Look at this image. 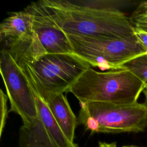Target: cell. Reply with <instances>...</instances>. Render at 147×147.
<instances>
[{
    "mask_svg": "<svg viewBox=\"0 0 147 147\" xmlns=\"http://www.w3.org/2000/svg\"><path fill=\"white\" fill-rule=\"evenodd\" d=\"M25 9L32 16L33 30L47 53L73 54L67 34L54 21L42 1L32 2Z\"/></svg>",
    "mask_w": 147,
    "mask_h": 147,
    "instance_id": "52a82bcc",
    "label": "cell"
},
{
    "mask_svg": "<svg viewBox=\"0 0 147 147\" xmlns=\"http://www.w3.org/2000/svg\"><path fill=\"white\" fill-rule=\"evenodd\" d=\"M97 147H117V145L115 142H106L99 141Z\"/></svg>",
    "mask_w": 147,
    "mask_h": 147,
    "instance_id": "ac0fdd59",
    "label": "cell"
},
{
    "mask_svg": "<svg viewBox=\"0 0 147 147\" xmlns=\"http://www.w3.org/2000/svg\"><path fill=\"white\" fill-rule=\"evenodd\" d=\"M134 29L147 32V1L141 2L129 17Z\"/></svg>",
    "mask_w": 147,
    "mask_h": 147,
    "instance_id": "9a60e30c",
    "label": "cell"
},
{
    "mask_svg": "<svg viewBox=\"0 0 147 147\" xmlns=\"http://www.w3.org/2000/svg\"><path fill=\"white\" fill-rule=\"evenodd\" d=\"M59 5L64 7L88 9L98 11H121V9L127 6L129 1L115 0H82L67 1L53 0Z\"/></svg>",
    "mask_w": 147,
    "mask_h": 147,
    "instance_id": "4fadbf2b",
    "label": "cell"
},
{
    "mask_svg": "<svg viewBox=\"0 0 147 147\" xmlns=\"http://www.w3.org/2000/svg\"><path fill=\"white\" fill-rule=\"evenodd\" d=\"M134 34L138 41L146 52V54H147V32L134 29Z\"/></svg>",
    "mask_w": 147,
    "mask_h": 147,
    "instance_id": "e0dca14e",
    "label": "cell"
},
{
    "mask_svg": "<svg viewBox=\"0 0 147 147\" xmlns=\"http://www.w3.org/2000/svg\"><path fill=\"white\" fill-rule=\"evenodd\" d=\"M144 83L124 69L98 72L91 67L71 86V92L80 103L105 102L130 104L138 102L145 89Z\"/></svg>",
    "mask_w": 147,
    "mask_h": 147,
    "instance_id": "3957f363",
    "label": "cell"
},
{
    "mask_svg": "<svg viewBox=\"0 0 147 147\" xmlns=\"http://www.w3.org/2000/svg\"><path fill=\"white\" fill-rule=\"evenodd\" d=\"M34 95L38 116L46 130L59 147H79L76 143L69 141L64 134L46 102L37 95Z\"/></svg>",
    "mask_w": 147,
    "mask_h": 147,
    "instance_id": "7c38bea8",
    "label": "cell"
},
{
    "mask_svg": "<svg viewBox=\"0 0 147 147\" xmlns=\"http://www.w3.org/2000/svg\"><path fill=\"white\" fill-rule=\"evenodd\" d=\"M0 71L10 111L19 115L24 125L32 122L38 116L34 91L21 68L5 49L1 53Z\"/></svg>",
    "mask_w": 147,
    "mask_h": 147,
    "instance_id": "8992f818",
    "label": "cell"
},
{
    "mask_svg": "<svg viewBox=\"0 0 147 147\" xmlns=\"http://www.w3.org/2000/svg\"><path fill=\"white\" fill-rule=\"evenodd\" d=\"M34 32L32 14L25 8L13 12L0 25L1 42H7L20 38Z\"/></svg>",
    "mask_w": 147,
    "mask_h": 147,
    "instance_id": "9c48e42d",
    "label": "cell"
},
{
    "mask_svg": "<svg viewBox=\"0 0 147 147\" xmlns=\"http://www.w3.org/2000/svg\"><path fill=\"white\" fill-rule=\"evenodd\" d=\"M144 95V97H145V103L146 104V106H147V87H146L143 92H142Z\"/></svg>",
    "mask_w": 147,
    "mask_h": 147,
    "instance_id": "d6986e66",
    "label": "cell"
},
{
    "mask_svg": "<svg viewBox=\"0 0 147 147\" xmlns=\"http://www.w3.org/2000/svg\"><path fill=\"white\" fill-rule=\"evenodd\" d=\"M4 44L3 49L10 55L18 66L31 63L47 53L34 32Z\"/></svg>",
    "mask_w": 147,
    "mask_h": 147,
    "instance_id": "ba28073f",
    "label": "cell"
},
{
    "mask_svg": "<svg viewBox=\"0 0 147 147\" xmlns=\"http://www.w3.org/2000/svg\"><path fill=\"white\" fill-rule=\"evenodd\" d=\"M119 69L130 71L144 83L145 88L147 87V54L139 56L126 62Z\"/></svg>",
    "mask_w": 147,
    "mask_h": 147,
    "instance_id": "5bb4252c",
    "label": "cell"
},
{
    "mask_svg": "<svg viewBox=\"0 0 147 147\" xmlns=\"http://www.w3.org/2000/svg\"><path fill=\"white\" fill-rule=\"evenodd\" d=\"M50 14L65 34L99 38H125L134 35L129 17L122 11H98L61 6L42 0Z\"/></svg>",
    "mask_w": 147,
    "mask_h": 147,
    "instance_id": "6da1fadb",
    "label": "cell"
},
{
    "mask_svg": "<svg viewBox=\"0 0 147 147\" xmlns=\"http://www.w3.org/2000/svg\"><path fill=\"white\" fill-rule=\"evenodd\" d=\"M78 118L91 133H138L147 129V106L138 102L130 104L80 103Z\"/></svg>",
    "mask_w": 147,
    "mask_h": 147,
    "instance_id": "277c9868",
    "label": "cell"
},
{
    "mask_svg": "<svg viewBox=\"0 0 147 147\" xmlns=\"http://www.w3.org/2000/svg\"><path fill=\"white\" fill-rule=\"evenodd\" d=\"M1 98V125H0V137H2V133L5 126L6 119L7 118V101L8 96L5 94L2 90L0 92Z\"/></svg>",
    "mask_w": 147,
    "mask_h": 147,
    "instance_id": "2e32d148",
    "label": "cell"
},
{
    "mask_svg": "<svg viewBox=\"0 0 147 147\" xmlns=\"http://www.w3.org/2000/svg\"><path fill=\"white\" fill-rule=\"evenodd\" d=\"M19 67L34 94L47 103L52 98L68 92L91 65L74 54L46 53Z\"/></svg>",
    "mask_w": 147,
    "mask_h": 147,
    "instance_id": "7a4b0ae2",
    "label": "cell"
},
{
    "mask_svg": "<svg viewBox=\"0 0 147 147\" xmlns=\"http://www.w3.org/2000/svg\"><path fill=\"white\" fill-rule=\"evenodd\" d=\"M122 147H145L142 146H139L137 145H125L122 146Z\"/></svg>",
    "mask_w": 147,
    "mask_h": 147,
    "instance_id": "ffe728a7",
    "label": "cell"
},
{
    "mask_svg": "<svg viewBox=\"0 0 147 147\" xmlns=\"http://www.w3.org/2000/svg\"><path fill=\"white\" fill-rule=\"evenodd\" d=\"M67 36L73 54L102 71L119 69L126 62L146 54L135 34L125 38Z\"/></svg>",
    "mask_w": 147,
    "mask_h": 147,
    "instance_id": "5b68a950",
    "label": "cell"
},
{
    "mask_svg": "<svg viewBox=\"0 0 147 147\" xmlns=\"http://www.w3.org/2000/svg\"><path fill=\"white\" fill-rule=\"evenodd\" d=\"M46 103L64 134L69 141L75 142V129L78 125V118L72 111L66 97L61 94Z\"/></svg>",
    "mask_w": 147,
    "mask_h": 147,
    "instance_id": "30bf717a",
    "label": "cell"
},
{
    "mask_svg": "<svg viewBox=\"0 0 147 147\" xmlns=\"http://www.w3.org/2000/svg\"><path fill=\"white\" fill-rule=\"evenodd\" d=\"M17 147H59L46 130L39 116L21 126Z\"/></svg>",
    "mask_w": 147,
    "mask_h": 147,
    "instance_id": "8fae6325",
    "label": "cell"
}]
</instances>
